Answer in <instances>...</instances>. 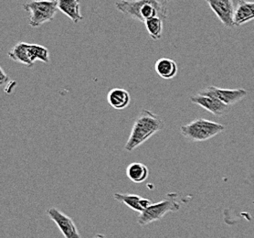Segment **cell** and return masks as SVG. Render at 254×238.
Segmentation results:
<instances>
[{"instance_id": "obj_1", "label": "cell", "mask_w": 254, "mask_h": 238, "mask_svg": "<svg viewBox=\"0 0 254 238\" xmlns=\"http://www.w3.org/2000/svg\"><path fill=\"white\" fill-rule=\"evenodd\" d=\"M116 7L124 15L145 22L149 18H168V1L166 0H121L116 3Z\"/></svg>"}, {"instance_id": "obj_2", "label": "cell", "mask_w": 254, "mask_h": 238, "mask_svg": "<svg viewBox=\"0 0 254 238\" xmlns=\"http://www.w3.org/2000/svg\"><path fill=\"white\" fill-rule=\"evenodd\" d=\"M163 128L164 122L160 116L149 110L142 111L133 123L129 139L125 146L126 151L129 152L134 151Z\"/></svg>"}, {"instance_id": "obj_3", "label": "cell", "mask_w": 254, "mask_h": 238, "mask_svg": "<svg viewBox=\"0 0 254 238\" xmlns=\"http://www.w3.org/2000/svg\"><path fill=\"white\" fill-rule=\"evenodd\" d=\"M12 61L24 64L29 68L33 67L36 61L42 63H50V52L46 47L39 44H29L26 42H18L7 53Z\"/></svg>"}, {"instance_id": "obj_4", "label": "cell", "mask_w": 254, "mask_h": 238, "mask_svg": "<svg viewBox=\"0 0 254 238\" xmlns=\"http://www.w3.org/2000/svg\"><path fill=\"white\" fill-rule=\"evenodd\" d=\"M224 130L225 128L221 124L203 118H196L180 128L181 134L192 142H201L210 140Z\"/></svg>"}, {"instance_id": "obj_5", "label": "cell", "mask_w": 254, "mask_h": 238, "mask_svg": "<svg viewBox=\"0 0 254 238\" xmlns=\"http://www.w3.org/2000/svg\"><path fill=\"white\" fill-rule=\"evenodd\" d=\"M180 203L178 201V194L171 192L167 194V197L161 202L152 203L147 209L139 214L137 223L141 227H145L151 223L160 221L168 213L179 212L180 210Z\"/></svg>"}, {"instance_id": "obj_6", "label": "cell", "mask_w": 254, "mask_h": 238, "mask_svg": "<svg viewBox=\"0 0 254 238\" xmlns=\"http://www.w3.org/2000/svg\"><path fill=\"white\" fill-rule=\"evenodd\" d=\"M22 7L29 14V24L32 28L51 21L59 10L56 0H33L25 3Z\"/></svg>"}, {"instance_id": "obj_7", "label": "cell", "mask_w": 254, "mask_h": 238, "mask_svg": "<svg viewBox=\"0 0 254 238\" xmlns=\"http://www.w3.org/2000/svg\"><path fill=\"white\" fill-rule=\"evenodd\" d=\"M198 93L216 97L230 106L245 98L247 91L244 89H222L216 86H208L202 89Z\"/></svg>"}, {"instance_id": "obj_8", "label": "cell", "mask_w": 254, "mask_h": 238, "mask_svg": "<svg viewBox=\"0 0 254 238\" xmlns=\"http://www.w3.org/2000/svg\"><path fill=\"white\" fill-rule=\"evenodd\" d=\"M49 217L52 219L63 233L65 238H82L73 220L62 211L51 207L47 211Z\"/></svg>"}, {"instance_id": "obj_9", "label": "cell", "mask_w": 254, "mask_h": 238, "mask_svg": "<svg viewBox=\"0 0 254 238\" xmlns=\"http://www.w3.org/2000/svg\"><path fill=\"white\" fill-rule=\"evenodd\" d=\"M206 2L226 28L235 27L233 0H206Z\"/></svg>"}, {"instance_id": "obj_10", "label": "cell", "mask_w": 254, "mask_h": 238, "mask_svg": "<svg viewBox=\"0 0 254 238\" xmlns=\"http://www.w3.org/2000/svg\"><path fill=\"white\" fill-rule=\"evenodd\" d=\"M190 101L193 104L199 105L205 110L213 114L214 116H224L229 109V105H226L223 102L213 96L197 93L191 96Z\"/></svg>"}, {"instance_id": "obj_11", "label": "cell", "mask_w": 254, "mask_h": 238, "mask_svg": "<svg viewBox=\"0 0 254 238\" xmlns=\"http://www.w3.org/2000/svg\"><path fill=\"white\" fill-rule=\"evenodd\" d=\"M114 198L117 202L126 204L127 207H129L130 209L139 214L144 212V210L147 209L152 204V202L149 199L141 197L136 194L115 193Z\"/></svg>"}, {"instance_id": "obj_12", "label": "cell", "mask_w": 254, "mask_h": 238, "mask_svg": "<svg viewBox=\"0 0 254 238\" xmlns=\"http://www.w3.org/2000/svg\"><path fill=\"white\" fill-rule=\"evenodd\" d=\"M252 20H254V2L239 0L234 11L235 27H241Z\"/></svg>"}, {"instance_id": "obj_13", "label": "cell", "mask_w": 254, "mask_h": 238, "mask_svg": "<svg viewBox=\"0 0 254 238\" xmlns=\"http://www.w3.org/2000/svg\"><path fill=\"white\" fill-rule=\"evenodd\" d=\"M107 101L116 110H124L131 102V95L124 88H114L107 94Z\"/></svg>"}, {"instance_id": "obj_14", "label": "cell", "mask_w": 254, "mask_h": 238, "mask_svg": "<svg viewBox=\"0 0 254 238\" xmlns=\"http://www.w3.org/2000/svg\"><path fill=\"white\" fill-rule=\"evenodd\" d=\"M59 10L63 12L74 23L83 19L80 11V0H56Z\"/></svg>"}, {"instance_id": "obj_15", "label": "cell", "mask_w": 254, "mask_h": 238, "mask_svg": "<svg viewBox=\"0 0 254 238\" xmlns=\"http://www.w3.org/2000/svg\"><path fill=\"white\" fill-rule=\"evenodd\" d=\"M155 70L162 79L170 80L178 74V64L172 59H158L155 64Z\"/></svg>"}, {"instance_id": "obj_16", "label": "cell", "mask_w": 254, "mask_h": 238, "mask_svg": "<svg viewBox=\"0 0 254 238\" xmlns=\"http://www.w3.org/2000/svg\"><path fill=\"white\" fill-rule=\"evenodd\" d=\"M127 176L133 183H143L149 175V170L144 163H131L127 168Z\"/></svg>"}, {"instance_id": "obj_17", "label": "cell", "mask_w": 254, "mask_h": 238, "mask_svg": "<svg viewBox=\"0 0 254 238\" xmlns=\"http://www.w3.org/2000/svg\"><path fill=\"white\" fill-rule=\"evenodd\" d=\"M145 29L152 40L158 41L161 39L163 34V19L158 17L149 18L144 22Z\"/></svg>"}, {"instance_id": "obj_18", "label": "cell", "mask_w": 254, "mask_h": 238, "mask_svg": "<svg viewBox=\"0 0 254 238\" xmlns=\"http://www.w3.org/2000/svg\"><path fill=\"white\" fill-rule=\"evenodd\" d=\"M8 77L7 76H6V74H5V72L3 70V68H0V84L1 85H3V84H5V83H7L8 82Z\"/></svg>"}, {"instance_id": "obj_19", "label": "cell", "mask_w": 254, "mask_h": 238, "mask_svg": "<svg viewBox=\"0 0 254 238\" xmlns=\"http://www.w3.org/2000/svg\"><path fill=\"white\" fill-rule=\"evenodd\" d=\"M93 238H108L105 235H103V234H98V235H96L95 237Z\"/></svg>"}, {"instance_id": "obj_20", "label": "cell", "mask_w": 254, "mask_h": 238, "mask_svg": "<svg viewBox=\"0 0 254 238\" xmlns=\"http://www.w3.org/2000/svg\"><path fill=\"white\" fill-rule=\"evenodd\" d=\"M166 1H168H168H170V0H166Z\"/></svg>"}]
</instances>
